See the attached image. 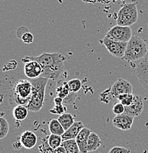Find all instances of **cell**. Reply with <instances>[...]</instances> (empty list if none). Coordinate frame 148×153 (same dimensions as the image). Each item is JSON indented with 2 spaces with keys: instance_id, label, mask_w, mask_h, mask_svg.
I'll use <instances>...</instances> for the list:
<instances>
[{
  "instance_id": "cell-23",
  "label": "cell",
  "mask_w": 148,
  "mask_h": 153,
  "mask_svg": "<svg viewBox=\"0 0 148 153\" xmlns=\"http://www.w3.org/2000/svg\"><path fill=\"white\" fill-rule=\"evenodd\" d=\"M10 126L7 119L4 117L0 118V138H5L9 133Z\"/></svg>"
},
{
  "instance_id": "cell-30",
  "label": "cell",
  "mask_w": 148,
  "mask_h": 153,
  "mask_svg": "<svg viewBox=\"0 0 148 153\" xmlns=\"http://www.w3.org/2000/svg\"><path fill=\"white\" fill-rule=\"evenodd\" d=\"M18 66V63L16 60H10V61L7 62L5 65H4V68H3V71L4 72L5 71H14L16 68Z\"/></svg>"
},
{
  "instance_id": "cell-35",
  "label": "cell",
  "mask_w": 148,
  "mask_h": 153,
  "mask_svg": "<svg viewBox=\"0 0 148 153\" xmlns=\"http://www.w3.org/2000/svg\"><path fill=\"white\" fill-rule=\"evenodd\" d=\"M53 102H54V104H55V105H63V100L59 97H56L54 98Z\"/></svg>"
},
{
  "instance_id": "cell-4",
  "label": "cell",
  "mask_w": 148,
  "mask_h": 153,
  "mask_svg": "<svg viewBox=\"0 0 148 153\" xmlns=\"http://www.w3.org/2000/svg\"><path fill=\"white\" fill-rule=\"evenodd\" d=\"M147 53V43L138 36H133L128 42L126 51L122 59L127 62H135L144 59Z\"/></svg>"
},
{
  "instance_id": "cell-25",
  "label": "cell",
  "mask_w": 148,
  "mask_h": 153,
  "mask_svg": "<svg viewBox=\"0 0 148 153\" xmlns=\"http://www.w3.org/2000/svg\"><path fill=\"white\" fill-rule=\"evenodd\" d=\"M133 99H134V95L133 94H125L119 96L118 98H117V100L124 106L128 107L133 102Z\"/></svg>"
},
{
  "instance_id": "cell-12",
  "label": "cell",
  "mask_w": 148,
  "mask_h": 153,
  "mask_svg": "<svg viewBox=\"0 0 148 153\" xmlns=\"http://www.w3.org/2000/svg\"><path fill=\"white\" fill-rule=\"evenodd\" d=\"M144 110V101L139 95H134L133 102L128 107H125V114L136 117L140 116Z\"/></svg>"
},
{
  "instance_id": "cell-15",
  "label": "cell",
  "mask_w": 148,
  "mask_h": 153,
  "mask_svg": "<svg viewBox=\"0 0 148 153\" xmlns=\"http://www.w3.org/2000/svg\"><path fill=\"white\" fill-rule=\"evenodd\" d=\"M84 128V125L83 122H75L68 130L64 132V133L62 135V139L63 141H67V140L76 139L77 136L78 135L80 132Z\"/></svg>"
},
{
  "instance_id": "cell-10",
  "label": "cell",
  "mask_w": 148,
  "mask_h": 153,
  "mask_svg": "<svg viewBox=\"0 0 148 153\" xmlns=\"http://www.w3.org/2000/svg\"><path fill=\"white\" fill-rule=\"evenodd\" d=\"M136 74L138 82L146 90H148V60L143 59L136 66Z\"/></svg>"
},
{
  "instance_id": "cell-2",
  "label": "cell",
  "mask_w": 148,
  "mask_h": 153,
  "mask_svg": "<svg viewBox=\"0 0 148 153\" xmlns=\"http://www.w3.org/2000/svg\"><path fill=\"white\" fill-rule=\"evenodd\" d=\"M66 60V57L58 52H44L39 56H25L22 58V62L26 60L37 61L44 69L41 77L55 80L63 71L64 62Z\"/></svg>"
},
{
  "instance_id": "cell-22",
  "label": "cell",
  "mask_w": 148,
  "mask_h": 153,
  "mask_svg": "<svg viewBox=\"0 0 148 153\" xmlns=\"http://www.w3.org/2000/svg\"><path fill=\"white\" fill-rule=\"evenodd\" d=\"M62 142H63V139L60 135H54V134H50L48 137H47V143H48L49 146L52 148V149H55L60 146H61Z\"/></svg>"
},
{
  "instance_id": "cell-32",
  "label": "cell",
  "mask_w": 148,
  "mask_h": 153,
  "mask_svg": "<svg viewBox=\"0 0 148 153\" xmlns=\"http://www.w3.org/2000/svg\"><path fill=\"white\" fill-rule=\"evenodd\" d=\"M77 97V93H72V92H70V94L68 95V97L63 100V103L71 104V103H72L73 102L76 100Z\"/></svg>"
},
{
  "instance_id": "cell-37",
  "label": "cell",
  "mask_w": 148,
  "mask_h": 153,
  "mask_svg": "<svg viewBox=\"0 0 148 153\" xmlns=\"http://www.w3.org/2000/svg\"><path fill=\"white\" fill-rule=\"evenodd\" d=\"M144 59H146V60H148V43H147V55H146V57Z\"/></svg>"
},
{
  "instance_id": "cell-33",
  "label": "cell",
  "mask_w": 148,
  "mask_h": 153,
  "mask_svg": "<svg viewBox=\"0 0 148 153\" xmlns=\"http://www.w3.org/2000/svg\"><path fill=\"white\" fill-rule=\"evenodd\" d=\"M28 31H29V30H28V28H27L26 27H20L17 29V31H16L17 36H18L19 38H21V37L22 36V35L25 34V33H27V32Z\"/></svg>"
},
{
  "instance_id": "cell-27",
  "label": "cell",
  "mask_w": 148,
  "mask_h": 153,
  "mask_svg": "<svg viewBox=\"0 0 148 153\" xmlns=\"http://www.w3.org/2000/svg\"><path fill=\"white\" fill-rule=\"evenodd\" d=\"M125 107L124 106L122 103L119 102H117L114 105L112 108V112L114 113L116 116H119V115L125 114Z\"/></svg>"
},
{
  "instance_id": "cell-21",
  "label": "cell",
  "mask_w": 148,
  "mask_h": 153,
  "mask_svg": "<svg viewBox=\"0 0 148 153\" xmlns=\"http://www.w3.org/2000/svg\"><path fill=\"white\" fill-rule=\"evenodd\" d=\"M61 146L66 149V153H80L79 146L76 142L75 139H71L67 140V141H64L62 142Z\"/></svg>"
},
{
  "instance_id": "cell-17",
  "label": "cell",
  "mask_w": 148,
  "mask_h": 153,
  "mask_svg": "<svg viewBox=\"0 0 148 153\" xmlns=\"http://www.w3.org/2000/svg\"><path fill=\"white\" fill-rule=\"evenodd\" d=\"M102 145V141L100 139V136L96 133L91 132V133L89 135L88 140V145H87V149L88 152H94L97 150L99 147Z\"/></svg>"
},
{
  "instance_id": "cell-16",
  "label": "cell",
  "mask_w": 148,
  "mask_h": 153,
  "mask_svg": "<svg viewBox=\"0 0 148 153\" xmlns=\"http://www.w3.org/2000/svg\"><path fill=\"white\" fill-rule=\"evenodd\" d=\"M28 111L25 105H19L13 107L12 111V114L14 119L18 122H22V121L25 120L28 116Z\"/></svg>"
},
{
  "instance_id": "cell-11",
  "label": "cell",
  "mask_w": 148,
  "mask_h": 153,
  "mask_svg": "<svg viewBox=\"0 0 148 153\" xmlns=\"http://www.w3.org/2000/svg\"><path fill=\"white\" fill-rule=\"evenodd\" d=\"M133 116H130L126 114H123L119 115V116H115L112 120V123L114 127H117V129L123 131H127L131 129L132 125L134 121Z\"/></svg>"
},
{
  "instance_id": "cell-19",
  "label": "cell",
  "mask_w": 148,
  "mask_h": 153,
  "mask_svg": "<svg viewBox=\"0 0 148 153\" xmlns=\"http://www.w3.org/2000/svg\"><path fill=\"white\" fill-rule=\"evenodd\" d=\"M49 130L51 134L60 135V136H62L65 132L64 128L60 123L58 119H51L50 122H49Z\"/></svg>"
},
{
  "instance_id": "cell-7",
  "label": "cell",
  "mask_w": 148,
  "mask_h": 153,
  "mask_svg": "<svg viewBox=\"0 0 148 153\" xmlns=\"http://www.w3.org/2000/svg\"><path fill=\"white\" fill-rule=\"evenodd\" d=\"M106 35L113 39L126 43H128L133 37V33L130 27L119 26L117 25L110 29Z\"/></svg>"
},
{
  "instance_id": "cell-3",
  "label": "cell",
  "mask_w": 148,
  "mask_h": 153,
  "mask_svg": "<svg viewBox=\"0 0 148 153\" xmlns=\"http://www.w3.org/2000/svg\"><path fill=\"white\" fill-rule=\"evenodd\" d=\"M49 79L45 77H39L36 79H30L33 85L32 97L27 108L30 111L38 113L42 109L45 101V91Z\"/></svg>"
},
{
  "instance_id": "cell-34",
  "label": "cell",
  "mask_w": 148,
  "mask_h": 153,
  "mask_svg": "<svg viewBox=\"0 0 148 153\" xmlns=\"http://www.w3.org/2000/svg\"><path fill=\"white\" fill-rule=\"evenodd\" d=\"M22 147H23V145H22V142H21L20 139L16 140V141H15L13 143V148L15 150H20Z\"/></svg>"
},
{
  "instance_id": "cell-13",
  "label": "cell",
  "mask_w": 148,
  "mask_h": 153,
  "mask_svg": "<svg viewBox=\"0 0 148 153\" xmlns=\"http://www.w3.org/2000/svg\"><path fill=\"white\" fill-rule=\"evenodd\" d=\"M91 133V131L90 129L84 127L76 138L75 141L78 145L81 153H88L87 145H88V140Z\"/></svg>"
},
{
  "instance_id": "cell-1",
  "label": "cell",
  "mask_w": 148,
  "mask_h": 153,
  "mask_svg": "<svg viewBox=\"0 0 148 153\" xmlns=\"http://www.w3.org/2000/svg\"><path fill=\"white\" fill-rule=\"evenodd\" d=\"M4 81L1 79V98L5 97L10 106L22 105L27 106L33 92L30 80L25 79L19 73H7Z\"/></svg>"
},
{
  "instance_id": "cell-14",
  "label": "cell",
  "mask_w": 148,
  "mask_h": 153,
  "mask_svg": "<svg viewBox=\"0 0 148 153\" xmlns=\"http://www.w3.org/2000/svg\"><path fill=\"white\" fill-rule=\"evenodd\" d=\"M19 139L23 145V147L28 149H33L36 145L38 141L37 135L30 130H26V131L23 132L21 135Z\"/></svg>"
},
{
  "instance_id": "cell-26",
  "label": "cell",
  "mask_w": 148,
  "mask_h": 153,
  "mask_svg": "<svg viewBox=\"0 0 148 153\" xmlns=\"http://www.w3.org/2000/svg\"><path fill=\"white\" fill-rule=\"evenodd\" d=\"M39 149L40 153H54V150L49 146L47 143V138H43Z\"/></svg>"
},
{
  "instance_id": "cell-28",
  "label": "cell",
  "mask_w": 148,
  "mask_h": 153,
  "mask_svg": "<svg viewBox=\"0 0 148 153\" xmlns=\"http://www.w3.org/2000/svg\"><path fill=\"white\" fill-rule=\"evenodd\" d=\"M66 111V108L63 105H55L53 107V108L49 111V112L52 114H55V115H60L65 114V111Z\"/></svg>"
},
{
  "instance_id": "cell-9",
  "label": "cell",
  "mask_w": 148,
  "mask_h": 153,
  "mask_svg": "<svg viewBox=\"0 0 148 153\" xmlns=\"http://www.w3.org/2000/svg\"><path fill=\"white\" fill-rule=\"evenodd\" d=\"M24 74L30 79H36L41 77L44 72L42 66L39 63L35 60L24 61Z\"/></svg>"
},
{
  "instance_id": "cell-36",
  "label": "cell",
  "mask_w": 148,
  "mask_h": 153,
  "mask_svg": "<svg viewBox=\"0 0 148 153\" xmlns=\"http://www.w3.org/2000/svg\"><path fill=\"white\" fill-rule=\"evenodd\" d=\"M54 153H66V151L63 146H60L57 149H54Z\"/></svg>"
},
{
  "instance_id": "cell-29",
  "label": "cell",
  "mask_w": 148,
  "mask_h": 153,
  "mask_svg": "<svg viewBox=\"0 0 148 153\" xmlns=\"http://www.w3.org/2000/svg\"><path fill=\"white\" fill-rule=\"evenodd\" d=\"M20 39L22 40L25 44H32V43L34 41V36H33V35L32 34L30 31H28L27 32V33H25V34L22 35V36L21 37Z\"/></svg>"
},
{
  "instance_id": "cell-18",
  "label": "cell",
  "mask_w": 148,
  "mask_h": 153,
  "mask_svg": "<svg viewBox=\"0 0 148 153\" xmlns=\"http://www.w3.org/2000/svg\"><path fill=\"white\" fill-rule=\"evenodd\" d=\"M57 95L58 97H60L63 100L68 97V95L70 94L69 84L68 82L63 80V79H60L58 81L56 84V89H55Z\"/></svg>"
},
{
  "instance_id": "cell-31",
  "label": "cell",
  "mask_w": 148,
  "mask_h": 153,
  "mask_svg": "<svg viewBox=\"0 0 148 153\" xmlns=\"http://www.w3.org/2000/svg\"><path fill=\"white\" fill-rule=\"evenodd\" d=\"M109 153H130V150L124 146H114L110 149Z\"/></svg>"
},
{
  "instance_id": "cell-8",
  "label": "cell",
  "mask_w": 148,
  "mask_h": 153,
  "mask_svg": "<svg viewBox=\"0 0 148 153\" xmlns=\"http://www.w3.org/2000/svg\"><path fill=\"white\" fill-rule=\"evenodd\" d=\"M111 98L117 99L125 94H133V86L129 81L125 79H119L109 89Z\"/></svg>"
},
{
  "instance_id": "cell-38",
  "label": "cell",
  "mask_w": 148,
  "mask_h": 153,
  "mask_svg": "<svg viewBox=\"0 0 148 153\" xmlns=\"http://www.w3.org/2000/svg\"><path fill=\"white\" fill-rule=\"evenodd\" d=\"M147 27H148V24H147Z\"/></svg>"
},
{
  "instance_id": "cell-6",
  "label": "cell",
  "mask_w": 148,
  "mask_h": 153,
  "mask_svg": "<svg viewBox=\"0 0 148 153\" xmlns=\"http://www.w3.org/2000/svg\"><path fill=\"white\" fill-rule=\"evenodd\" d=\"M101 42L112 56L117 57V58H123L128 43L113 39L108 35L105 36Z\"/></svg>"
},
{
  "instance_id": "cell-5",
  "label": "cell",
  "mask_w": 148,
  "mask_h": 153,
  "mask_svg": "<svg viewBox=\"0 0 148 153\" xmlns=\"http://www.w3.org/2000/svg\"><path fill=\"white\" fill-rule=\"evenodd\" d=\"M117 25L131 27L138 21V10L136 3H126L119 9L117 14Z\"/></svg>"
},
{
  "instance_id": "cell-20",
  "label": "cell",
  "mask_w": 148,
  "mask_h": 153,
  "mask_svg": "<svg viewBox=\"0 0 148 153\" xmlns=\"http://www.w3.org/2000/svg\"><path fill=\"white\" fill-rule=\"evenodd\" d=\"M58 119L60 122V123L61 124V125L63 126V128H64L65 131L68 130L69 127H71L75 122H74V116L71 114H67V113H65V114L60 115Z\"/></svg>"
},
{
  "instance_id": "cell-24",
  "label": "cell",
  "mask_w": 148,
  "mask_h": 153,
  "mask_svg": "<svg viewBox=\"0 0 148 153\" xmlns=\"http://www.w3.org/2000/svg\"><path fill=\"white\" fill-rule=\"evenodd\" d=\"M70 92L77 93L82 88V82L79 79H72L68 81Z\"/></svg>"
}]
</instances>
